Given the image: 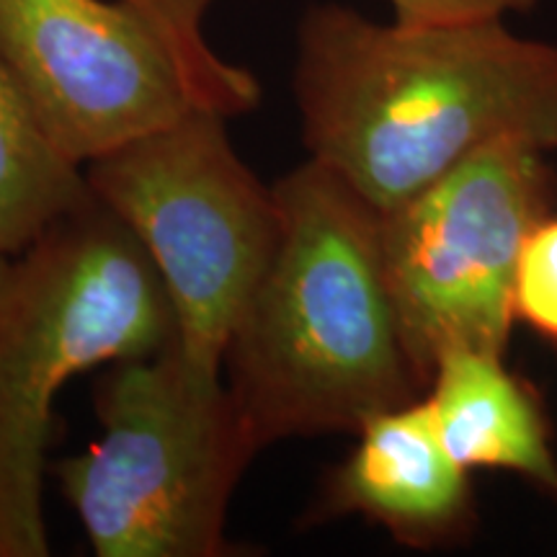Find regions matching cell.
I'll list each match as a JSON object with an SVG mask.
<instances>
[{"label": "cell", "instance_id": "1", "mask_svg": "<svg viewBox=\"0 0 557 557\" xmlns=\"http://www.w3.org/2000/svg\"><path fill=\"white\" fill-rule=\"evenodd\" d=\"M292 88L308 160L380 214L498 139L557 150V45L506 18L380 24L315 3Z\"/></svg>", "mask_w": 557, "mask_h": 557}, {"label": "cell", "instance_id": "2", "mask_svg": "<svg viewBox=\"0 0 557 557\" xmlns=\"http://www.w3.org/2000/svg\"><path fill=\"white\" fill-rule=\"evenodd\" d=\"M274 191L282 238L230 333L222 374L261 447L359 434L426 395L385 282L382 214L312 160Z\"/></svg>", "mask_w": 557, "mask_h": 557}, {"label": "cell", "instance_id": "3", "mask_svg": "<svg viewBox=\"0 0 557 557\" xmlns=\"http://www.w3.org/2000/svg\"><path fill=\"white\" fill-rule=\"evenodd\" d=\"M176 338L158 269L94 194L0 256V557L50 555L41 493L60 389Z\"/></svg>", "mask_w": 557, "mask_h": 557}, {"label": "cell", "instance_id": "4", "mask_svg": "<svg viewBox=\"0 0 557 557\" xmlns=\"http://www.w3.org/2000/svg\"><path fill=\"white\" fill-rule=\"evenodd\" d=\"M101 438L52 468L99 557H225L230 500L263 449L225 374L178 341L109 364L94 389Z\"/></svg>", "mask_w": 557, "mask_h": 557}, {"label": "cell", "instance_id": "5", "mask_svg": "<svg viewBox=\"0 0 557 557\" xmlns=\"http://www.w3.org/2000/svg\"><path fill=\"white\" fill-rule=\"evenodd\" d=\"M205 16L145 0H0V58L86 169L194 109L227 120L256 109L259 83L209 47Z\"/></svg>", "mask_w": 557, "mask_h": 557}, {"label": "cell", "instance_id": "6", "mask_svg": "<svg viewBox=\"0 0 557 557\" xmlns=\"http://www.w3.org/2000/svg\"><path fill=\"white\" fill-rule=\"evenodd\" d=\"M225 122L194 109L83 169L163 278L181 351L214 372L282 238L274 186L243 163Z\"/></svg>", "mask_w": 557, "mask_h": 557}, {"label": "cell", "instance_id": "7", "mask_svg": "<svg viewBox=\"0 0 557 557\" xmlns=\"http://www.w3.org/2000/svg\"><path fill=\"white\" fill-rule=\"evenodd\" d=\"M547 156L498 139L382 214L385 282L423 387L451 348L506 354L521 250L553 197Z\"/></svg>", "mask_w": 557, "mask_h": 557}, {"label": "cell", "instance_id": "8", "mask_svg": "<svg viewBox=\"0 0 557 557\" xmlns=\"http://www.w3.org/2000/svg\"><path fill=\"white\" fill-rule=\"evenodd\" d=\"M359 442L329 472L310 519L364 517L410 549L455 547L478 527L470 472L436 434L426 398L369 418Z\"/></svg>", "mask_w": 557, "mask_h": 557}, {"label": "cell", "instance_id": "9", "mask_svg": "<svg viewBox=\"0 0 557 557\" xmlns=\"http://www.w3.org/2000/svg\"><path fill=\"white\" fill-rule=\"evenodd\" d=\"M423 398L459 468L511 472L557 500L545 410L532 385L508 372L504 357L451 348L434 364Z\"/></svg>", "mask_w": 557, "mask_h": 557}, {"label": "cell", "instance_id": "10", "mask_svg": "<svg viewBox=\"0 0 557 557\" xmlns=\"http://www.w3.org/2000/svg\"><path fill=\"white\" fill-rule=\"evenodd\" d=\"M86 173L47 135L0 58V256H11L86 205Z\"/></svg>", "mask_w": 557, "mask_h": 557}, {"label": "cell", "instance_id": "11", "mask_svg": "<svg viewBox=\"0 0 557 557\" xmlns=\"http://www.w3.org/2000/svg\"><path fill=\"white\" fill-rule=\"evenodd\" d=\"M513 315L557 344V218L549 214L532 230L521 250Z\"/></svg>", "mask_w": 557, "mask_h": 557}, {"label": "cell", "instance_id": "12", "mask_svg": "<svg viewBox=\"0 0 557 557\" xmlns=\"http://www.w3.org/2000/svg\"><path fill=\"white\" fill-rule=\"evenodd\" d=\"M400 24H455V21L506 18L529 13L540 0H385Z\"/></svg>", "mask_w": 557, "mask_h": 557}, {"label": "cell", "instance_id": "13", "mask_svg": "<svg viewBox=\"0 0 557 557\" xmlns=\"http://www.w3.org/2000/svg\"><path fill=\"white\" fill-rule=\"evenodd\" d=\"M145 3H160V5H191V9H205L209 11V5L214 0H145Z\"/></svg>", "mask_w": 557, "mask_h": 557}]
</instances>
